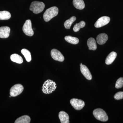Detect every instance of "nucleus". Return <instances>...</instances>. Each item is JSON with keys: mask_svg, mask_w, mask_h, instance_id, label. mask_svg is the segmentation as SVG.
<instances>
[{"mask_svg": "<svg viewBox=\"0 0 123 123\" xmlns=\"http://www.w3.org/2000/svg\"><path fill=\"white\" fill-rule=\"evenodd\" d=\"M59 12V9L56 7H51L46 10L43 14V19L46 22L49 21L50 20L57 16Z\"/></svg>", "mask_w": 123, "mask_h": 123, "instance_id": "2", "label": "nucleus"}, {"mask_svg": "<svg viewBox=\"0 0 123 123\" xmlns=\"http://www.w3.org/2000/svg\"><path fill=\"white\" fill-rule=\"evenodd\" d=\"M11 96H10V97H9L10 98H11Z\"/></svg>", "mask_w": 123, "mask_h": 123, "instance_id": "27", "label": "nucleus"}, {"mask_svg": "<svg viewBox=\"0 0 123 123\" xmlns=\"http://www.w3.org/2000/svg\"><path fill=\"white\" fill-rule=\"evenodd\" d=\"M56 87L57 86L55 82L49 79L44 82L42 86V91L44 94H49L55 91Z\"/></svg>", "mask_w": 123, "mask_h": 123, "instance_id": "1", "label": "nucleus"}, {"mask_svg": "<svg viewBox=\"0 0 123 123\" xmlns=\"http://www.w3.org/2000/svg\"><path fill=\"white\" fill-rule=\"evenodd\" d=\"M11 14L9 11H0V20H8L11 18Z\"/></svg>", "mask_w": 123, "mask_h": 123, "instance_id": "21", "label": "nucleus"}, {"mask_svg": "<svg viewBox=\"0 0 123 123\" xmlns=\"http://www.w3.org/2000/svg\"><path fill=\"white\" fill-rule=\"evenodd\" d=\"M76 20V18L75 16L71 17L69 19L65 21L64 23L65 27L67 29H70L72 24L74 22H75Z\"/></svg>", "mask_w": 123, "mask_h": 123, "instance_id": "20", "label": "nucleus"}, {"mask_svg": "<svg viewBox=\"0 0 123 123\" xmlns=\"http://www.w3.org/2000/svg\"><path fill=\"white\" fill-rule=\"evenodd\" d=\"M45 5L43 2L34 1L31 2L30 7V10L34 13H39L43 11Z\"/></svg>", "mask_w": 123, "mask_h": 123, "instance_id": "4", "label": "nucleus"}, {"mask_svg": "<svg viewBox=\"0 0 123 123\" xmlns=\"http://www.w3.org/2000/svg\"><path fill=\"white\" fill-rule=\"evenodd\" d=\"M86 23L84 21H81L79 23H77L74 27L73 31L74 32H77L79 31L80 29L83 28L85 26Z\"/></svg>", "mask_w": 123, "mask_h": 123, "instance_id": "23", "label": "nucleus"}, {"mask_svg": "<svg viewBox=\"0 0 123 123\" xmlns=\"http://www.w3.org/2000/svg\"><path fill=\"white\" fill-rule=\"evenodd\" d=\"M82 65H83V64H82V63H81L80 64V66H81Z\"/></svg>", "mask_w": 123, "mask_h": 123, "instance_id": "26", "label": "nucleus"}, {"mask_svg": "<svg viewBox=\"0 0 123 123\" xmlns=\"http://www.w3.org/2000/svg\"><path fill=\"white\" fill-rule=\"evenodd\" d=\"M22 54L24 56L26 61L30 62L31 61V57L30 52L27 49H23L21 50Z\"/></svg>", "mask_w": 123, "mask_h": 123, "instance_id": "22", "label": "nucleus"}, {"mask_svg": "<svg viewBox=\"0 0 123 123\" xmlns=\"http://www.w3.org/2000/svg\"><path fill=\"white\" fill-rule=\"evenodd\" d=\"M87 43L89 50L94 51L97 49V43L95 39L94 38H89L88 40Z\"/></svg>", "mask_w": 123, "mask_h": 123, "instance_id": "15", "label": "nucleus"}, {"mask_svg": "<svg viewBox=\"0 0 123 123\" xmlns=\"http://www.w3.org/2000/svg\"><path fill=\"white\" fill-rule=\"evenodd\" d=\"M93 115L95 118L103 122L107 121L108 117L105 111L101 108H97L94 110Z\"/></svg>", "mask_w": 123, "mask_h": 123, "instance_id": "3", "label": "nucleus"}, {"mask_svg": "<svg viewBox=\"0 0 123 123\" xmlns=\"http://www.w3.org/2000/svg\"><path fill=\"white\" fill-rule=\"evenodd\" d=\"M70 103L74 109L77 111L81 110L85 106V103L84 101L77 98L71 99Z\"/></svg>", "mask_w": 123, "mask_h": 123, "instance_id": "7", "label": "nucleus"}, {"mask_svg": "<svg viewBox=\"0 0 123 123\" xmlns=\"http://www.w3.org/2000/svg\"><path fill=\"white\" fill-rule=\"evenodd\" d=\"M11 60L18 64H21L23 62V59L21 56L17 54H14L10 56Z\"/></svg>", "mask_w": 123, "mask_h": 123, "instance_id": "18", "label": "nucleus"}, {"mask_svg": "<svg viewBox=\"0 0 123 123\" xmlns=\"http://www.w3.org/2000/svg\"><path fill=\"white\" fill-rule=\"evenodd\" d=\"M22 30L24 34L28 36H32L34 35V31L31 20H27L26 21L23 27Z\"/></svg>", "mask_w": 123, "mask_h": 123, "instance_id": "6", "label": "nucleus"}, {"mask_svg": "<svg viewBox=\"0 0 123 123\" xmlns=\"http://www.w3.org/2000/svg\"><path fill=\"white\" fill-rule=\"evenodd\" d=\"M73 4L75 8L79 10L83 9L85 7L83 0H73Z\"/></svg>", "mask_w": 123, "mask_h": 123, "instance_id": "16", "label": "nucleus"}, {"mask_svg": "<svg viewBox=\"0 0 123 123\" xmlns=\"http://www.w3.org/2000/svg\"><path fill=\"white\" fill-rule=\"evenodd\" d=\"M59 117L61 123H69V116L65 111H61L59 113Z\"/></svg>", "mask_w": 123, "mask_h": 123, "instance_id": "13", "label": "nucleus"}, {"mask_svg": "<svg viewBox=\"0 0 123 123\" xmlns=\"http://www.w3.org/2000/svg\"><path fill=\"white\" fill-rule=\"evenodd\" d=\"M65 39L66 42L74 44H78L79 42V40L78 38L68 36L65 37Z\"/></svg>", "mask_w": 123, "mask_h": 123, "instance_id": "19", "label": "nucleus"}, {"mask_svg": "<svg viewBox=\"0 0 123 123\" xmlns=\"http://www.w3.org/2000/svg\"><path fill=\"white\" fill-rule=\"evenodd\" d=\"M110 21V18L109 17L107 16L101 17L95 23L94 26L96 28H100L108 24Z\"/></svg>", "mask_w": 123, "mask_h": 123, "instance_id": "8", "label": "nucleus"}, {"mask_svg": "<svg viewBox=\"0 0 123 123\" xmlns=\"http://www.w3.org/2000/svg\"><path fill=\"white\" fill-rule=\"evenodd\" d=\"M117 54L115 52H112L107 56L105 60V63L107 65L112 64L115 59Z\"/></svg>", "mask_w": 123, "mask_h": 123, "instance_id": "14", "label": "nucleus"}, {"mask_svg": "<svg viewBox=\"0 0 123 123\" xmlns=\"http://www.w3.org/2000/svg\"><path fill=\"white\" fill-rule=\"evenodd\" d=\"M123 86V78H120L117 81L115 84V87L117 89H120Z\"/></svg>", "mask_w": 123, "mask_h": 123, "instance_id": "24", "label": "nucleus"}, {"mask_svg": "<svg viewBox=\"0 0 123 123\" xmlns=\"http://www.w3.org/2000/svg\"><path fill=\"white\" fill-rule=\"evenodd\" d=\"M108 39V36L106 34L101 33L97 36V42L98 44L102 45L105 44Z\"/></svg>", "mask_w": 123, "mask_h": 123, "instance_id": "12", "label": "nucleus"}, {"mask_svg": "<svg viewBox=\"0 0 123 123\" xmlns=\"http://www.w3.org/2000/svg\"><path fill=\"white\" fill-rule=\"evenodd\" d=\"M24 90V87L20 84H16L13 86L10 91V94L12 97H15L19 95Z\"/></svg>", "mask_w": 123, "mask_h": 123, "instance_id": "5", "label": "nucleus"}, {"mask_svg": "<svg viewBox=\"0 0 123 123\" xmlns=\"http://www.w3.org/2000/svg\"><path fill=\"white\" fill-rule=\"evenodd\" d=\"M114 98L116 100H120L123 98V92H119L115 94Z\"/></svg>", "mask_w": 123, "mask_h": 123, "instance_id": "25", "label": "nucleus"}, {"mask_svg": "<svg viewBox=\"0 0 123 123\" xmlns=\"http://www.w3.org/2000/svg\"><path fill=\"white\" fill-rule=\"evenodd\" d=\"M81 72L84 76L88 80H91L92 79V76L90 71L86 65H82L80 66Z\"/></svg>", "mask_w": 123, "mask_h": 123, "instance_id": "11", "label": "nucleus"}, {"mask_svg": "<svg viewBox=\"0 0 123 123\" xmlns=\"http://www.w3.org/2000/svg\"><path fill=\"white\" fill-rule=\"evenodd\" d=\"M10 29L8 26H2L0 27V38H7L10 35Z\"/></svg>", "mask_w": 123, "mask_h": 123, "instance_id": "10", "label": "nucleus"}, {"mask_svg": "<svg viewBox=\"0 0 123 123\" xmlns=\"http://www.w3.org/2000/svg\"><path fill=\"white\" fill-rule=\"evenodd\" d=\"M51 56L53 59L57 61L63 62L64 60V57L61 52L56 49H53L51 51Z\"/></svg>", "mask_w": 123, "mask_h": 123, "instance_id": "9", "label": "nucleus"}, {"mask_svg": "<svg viewBox=\"0 0 123 123\" xmlns=\"http://www.w3.org/2000/svg\"><path fill=\"white\" fill-rule=\"evenodd\" d=\"M31 118L27 115L23 116L18 118L15 120V123H30Z\"/></svg>", "mask_w": 123, "mask_h": 123, "instance_id": "17", "label": "nucleus"}]
</instances>
